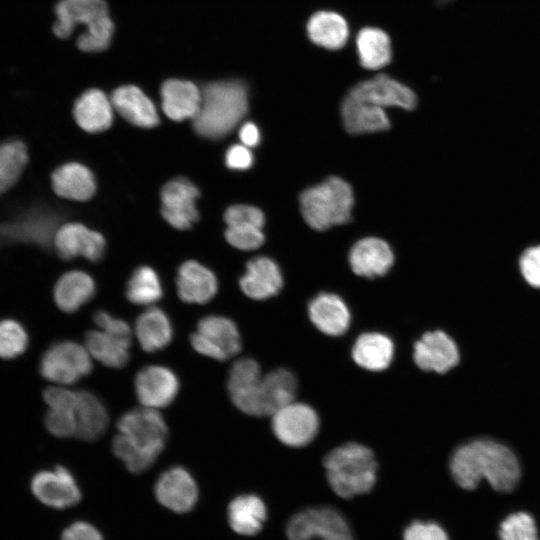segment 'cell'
Listing matches in <instances>:
<instances>
[{
    "label": "cell",
    "mask_w": 540,
    "mask_h": 540,
    "mask_svg": "<svg viewBox=\"0 0 540 540\" xmlns=\"http://www.w3.org/2000/svg\"><path fill=\"white\" fill-rule=\"evenodd\" d=\"M52 187L63 198L85 201L96 190V182L91 171L79 163H67L52 174Z\"/></svg>",
    "instance_id": "31"
},
{
    "label": "cell",
    "mask_w": 540,
    "mask_h": 540,
    "mask_svg": "<svg viewBox=\"0 0 540 540\" xmlns=\"http://www.w3.org/2000/svg\"><path fill=\"white\" fill-rule=\"evenodd\" d=\"M239 138L243 145L247 147H255L260 142V132L258 127L252 123H245L239 131Z\"/></svg>",
    "instance_id": "50"
},
{
    "label": "cell",
    "mask_w": 540,
    "mask_h": 540,
    "mask_svg": "<svg viewBox=\"0 0 540 540\" xmlns=\"http://www.w3.org/2000/svg\"><path fill=\"white\" fill-rule=\"evenodd\" d=\"M28 161L27 148L18 140L0 144V195L20 178Z\"/></svg>",
    "instance_id": "38"
},
{
    "label": "cell",
    "mask_w": 540,
    "mask_h": 540,
    "mask_svg": "<svg viewBox=\"0 0 540 540\" xmlns=\"http://www.w3.org/2000/svg\"><path fill=\"white\" fill-rule=\"evenodd\" d=\"M289 540H354L345 517L332 507H308L286 525Z\"/></svg>",
    "instance_id": "7"
},
{
    "label": "cell",
    "mask_w": 540,
    "mask_h": 540,
    "mask_svg": "<svg viewBox=\"0 0 540 540\" xmlns=\"http://www.w3.org/2000/svg\"><path fill=\"white\" fill-rule=\"evenodd\" d=\"M331 489L339 497L352 499L372 490L377 479V462L366 446L349 442L332 449L323 462Z\"/></svg>",
    "instance_id": "5"
},
{
    "label": "cell",
    "mask_w": 540,
    "mask_h": 540,
    "mask_svg": "<svg viewBox=\"0 0 540 540\" xmlns=\"http://www.w3.org/2000/svg\"><path fill=\"white\" fill-rule=\"evenodd\" d=\"M53 33L69 38L79 25L85 30L77 38V47L87 53L107 50L113 40L115 25L105 0H59L55 5Z\"/></svg>",
    "instance_id": "4"
},
{
    "label": "cell",
    "mask_w": 540,
    "mask_h": 540,
    "mask_svg": "<svg viewBox=\"0 0 540 540\" xmlns=\"http://www.w3.org/2000/svg\"><path fill=\"white\" fill-rule=\"evenodd\" d=\"M76 434L84 441H95L106 431L109 416L104 403L92 392L78 391L74 407Z\"/></svg>",
    "instance_id": "27"
},
{
    "label": "cell",
    "mask_w": 540,
    "mask_h": 540,
    "mask_svg": "<svg viewBox=\"0 0 540 540\" xmlns=\"http://www.w3.org/2000/svg\"><path fill=\"white\" fill-rule=\"evenodd\" d=\"M74 407L49 408L44 419L46 429L52 435L59 438H66L75 435L76 419Z\"/></svg>",
    "instance_id": "42"
},
{
    "label": "cell",
    "mask_w": 540,
    "mask_h": 540,
    "mask_svg": "<svg viewBox=\"0 0 540 540\" xmlns=\"http://www.w3.org/2000/svg\"><path fill=\"white\" fill-rule=\"evenodd\" d=\"M94 280L85 272L70 271L62 275L54 287V300L60 310L73 313L95 294Z\"/></svg>",
    "instance_id": "33"
},
{
    "label": "cell",
    "mask_w": 540,
    "mask_h": 540,
    "mask_svg": "<svg viewBox=\"0 0 540 540\" xmlns=\"http://www.w3.org/2000/svg\"><path fill=\"white\" fill-rule=\"evenodd\" d=\"M225 237L230 245L241 250L257 249L265 240L261 228L257 226L228 227Z\"/></svg>",
    "instance_id": "43"
},
{
    "label": "cell",
    "mask_w": 540,
    "mask_h": 540,
    "mask_svg": "<svg viewBox=\"0 0 540 540\" xmlns=\"http://www.w3.org/2000/svg\"><path fill=\"white\" fill-rule=\"evenodd\" d=\"M198 196L199 190L188 179L179 177L169 181L161 191L164 219L174 228H190L199 216L195 205Z\"/></svg>",
    "instance_id": "14"
},
{
    "label": "cell",
    "mask_w": 540,
    "mask_h": 540,
    "mask_svg": "<svg viewBox=\"0 0 540 540\" xmlns=\"http://www.w3.org/2000/svg\"><path fill=\"white\" fill-rule=\"evenodd\" d=\"M119 433L112 450L131 473L148 470L163 451L168 428L162 415L153 408H135L118 420Z\"/></svg>",
    "instance_id": "2"
},
{
    "label": "cell",
    "mask_w": 540,
    "mask_h": 540,
    "mask_svg": "<svg viewBox=\"0 0 540 540\" xmlns=\"http://www.w3.org/2000/svg\"><path fill=\"white\" fill-rule=\"evenodd\" d=\"M29 343V336L24 326L17 320H0V358L9 360L23 354Z\"/></svg>",
    "instance_id": "40"
},
{
    "label": "cell",
    "mask_w": 540,
    "mask_h": 540,
    "mask_svg": "<svg viewBox=\"0 0 540 540\" xmlns=\"http://www.w3.org/2000/svg\"><path fill=\"white\" fill-rule=\"evenodd\" d=\"M61 540H103L100 532L91 524L86 522H75L67 527Z\"/></svg>",
    "instance_id": "49"
},
{
    "label": "cell",
    "mask_w": 540,
    "mask_h": 540,
    "mask_svg": "<svg viewBox=\"0 0 540 540\" xmlns=\"http://www.w3.org/2000/svg\"><path fill=\"white\" fill-rule=\"evenodd\" d=\"M244 294L255 300L275 296L283 286V276L277 263L269 257L260 256L247 263L245 274L240 278Z\"/></svg>",
    "instance_id": "21"
},
{
    "label": "cell",
    "mask_w": 540,
    "mask_h": 540,
    "mask_svg": "<svg viewBox=\"0 0 540 540\" xmlns=\"http://www.w3.org/2000/svg\"><path fill=\"white\" fill-rule=\"evenodd\" d=\"M308 315L313 325L329 336L343 335L350 325V311L343 299L333 293L316 295L308 304Z\"/></svg>",
    "instance_id": "22"
},
{
    "label": "cell",
    "mask_w": 540,
    "mask_h": 540,
    "mask_svg": "<svg viewBox=\"0 0 540 540\" xmlns=\"http://www.w3.org/2000/svg\"><path fill=\"white\" fill-rule=\"evenodd\" d=\"M194 350L217 361H225L241 350V337L229 318L210 315L202 318L190 336Z\"/></svg>",
    "instance_id": "9"
},
{
    "label": "cell",
    "mask_w": 540,
    "mask_h": 540,
    "mask_svg": "<svg viewBox=\"0 0 540 540\" xmlns=\"http://www.w3.org/2000/svg\"><path fill=\"white\" fill-rule=\"evenodd\" d=\"M225 162L230 169L246 170L253 164V155L249 147L243 144H235L227 150Z\"/></svg>",
    "instance_id": "48"
},
{
    "label": "cell",
    "mask_w": 540,
    "mask_h": 540,
    "mask_svg": "<svg viewBox=\"0 0 540 540\" xmlns=\"http://www.w3.org/2000/svg\"><path fill=\"white\" fill-rule=\"evenodd\" d=\"M160 96L164 113L174 121L194 118L202 99L201 91L193 82L176 78L163 82Z\"/></svg>",
    "instance_id": "23"
},
{
    "label": "cell",
    "mask_w": 540,
    "mask_h": 540,
    "mask_svg": "<svg viewBox=\"0 0 540 540\" xmlns=\"http://www.w3.org/2000/svg\"><path fill=\"white\" fill-rule=\"evenodd\" d=\"M296 392L297 379L288 369H275L263 376L262 393L265 416L272 415L281 407L293 402Z\"/></svg>",
    "instance_id": "36"
},
{
    "label": "cell",
    "mask_w": 540,
    "mask_h": 540,
    "mask_svg": "<svg viewBox=\"0 0 540 540\" xmlns=\"http://www.w3.org/2000/svg\"><path fill=\"white\" fill-rule=\"evenodd\" d=\"M59 218L45 210H35L19 219L0 224V246L16 243H36L48 246L53 242Z\"/></svg>",
    "instance_id": "15"
},
{
    "label": "cell",
    "mask_w": 540,
    "mask_h": 540,
    "mask_svg": "<svg viewBox=\"0 0 540 540\" xmlns=\"http://www.w3.org/2000/svg\"><path fill=\"white\" fill-rule=\"evenodd\" d=\"M85 348L91 356L110 368H123L130 359V345L102 330L86 333Z\"/></svg>",
    "instance_id": "37"
},
{
    "label": "cell",
    "mask_w": 540,
    "mask_h": 540,
    "mask_svg": "<svg viewBox=\"0 0 540 540\" xmlns=\"http://www.w3.org/2000/svg\"><path fill=\"white\" fill-rule=\"evenodd\" d=\"M93 319L100 330L114 336L128 345L131 344L132 332L126 321L115 318L102 310L97 311L94 314Z\"/></svg>",
    "instance_id": "45"
},
{
    "label": "cell",
    "mask_w": 540,
    "mask_h": 540,
    "mask_svg": "<svg viewBox=\"0 0 540 540\" xmlns=\"http://www.w3.org/2000/svg\"><path fill=\"white\" fill-rule=\"evenodd\" d=\"M309 39L328 50L341 49L349 37L346 19L337 12L322 10L310 16L306 24Z\"/></svg>",
    "instance_id": "29"
},
{
    "label": "cell",
    "mask_w": 540,
    "mask_h": 540,
    "mask_svg": "<svg viewBox=\"0 0 540 540\" xmlns=\"http://www.w3.org/2000/svg\"><path fill=\"white\" fill-rule=\"evenodd\" d=\"M53 244L59 256L66 260L83 256L97 261L105 250L104 237L80 223L61 226L55 233Z\"/></svg>",
    "instance_id": "19"
},
{
    "label": "cell",
    "mask_w": 540,
    "mask_h": 540,
    "mask_svg": "<svg viewBox=\"0 0 540 540\" xmlns=\"http://www.w3.org/2000/svg\"><path fill=\"white\" fill-rule=\"evenodd\" d=\"M77 124L90 133L108 129L113 121V105L106 94L96 88L86 90L73 109Z\"/></svg>",
    "instance_id": "26"
},
{
    "label": "cell",
    "mask_w": 540,
    "mask_h": 540,
    "mask_svg": "<svg viewBox=\"0 0 540 540\" xmlns=\"http://www.w3.org/2000/svg\"><path fill=\"white\" fill-rule=\"evenodd\" d=\"M271 427L283 444L303 447L316 437L319 418L309 405L293 401L272 414Z\"/></svg>",
    "instance_id": "11"
},
{
    "label": "cell",
    "mask_w": 540,
    "mask_h": 540,
    "mask_svg": "<svg viewBox=\"0 0 540 540\" xmlns=\"http://www.w3.org/2000/svg\"><path fill=\"white\" fill-rule=\"evenodd\" d=\"M266 520V505L255 494L237 496L228 506L230 527L240 535L253 536L257 534Z\"/></svg>",
    "instance_id": "32"
},
{
    "label": "cell",
    "mask_w": 540,
    "mask_h": 540,
    "mask_svg": "<svg viewBox=\"0 0 540 540\" xmlns=\"http://www.w3.org/2000/svg\"><path fill=\"white\" fill-rule=\"evenodd\" d=\"M413 359L424 371L445 373L458 364L459 351L452 338L437 330L423 334L415 342Z\"/></svg>",
    "instance_id": "18"
},
{
    "label": "cell",
    "mask_w": 540,
    "mask_h": 540,
    "mask_svg": "<svg viewBox=\"0 0 540 540\" xmlns=\"http://www.w3.org/2000/svg\"><path fill=\"white\" fill-rule=\"evenodd\" d=\"M499 540H539L535 519L523 511L509 514L498 530Z\"/></svg>",
    "instance_id": "41"
},
{
    "label": "cell",
    "mask_w": 540,
    "mask_h": 540,
    "mask_svg": "<svg viewBox=\"0 0 540 540\" xmlns=\"http://www.w3.org/2000/svg\"><path fill=\"white\" fill-rule=\"evenodd\" d=\"M450 472L458 486L474 490L484 478L498 492H511L521 477L515 454L492 440H475L457 448L450 461Z\"/></svg>",
    "instance_id": "1"
},
{
    "label": "cell",
    "mask_w": 540,
    "mask_h": 540,
    "mask_svg": "<svg viewBox=\"0 0 540 540\" xmlns=\"http://www.w3.org/2000/svg\"><path fill=\"white\" fill-rule=\"evenodd\" d=\"M359 64L369 70H378L392 59V45L388 34L377 27H364L356 36Z\"/></svg>",
    "instance_id": "35"
},
{
    "label": "cell",
    "mask_w": 540,
    "mask_h": 540,
    "mask_svg": "<svg viewBox=\"0 0 540 540\" xmlns=\"http://www.w3.org/2000/svg\"><path fill=\"white\" fill-rule=\"evenodd\" d=\"M179 298L191 304L209 302L218 290L214 273L196 261L183 263L176 279Z\"/></svg>",
    "instance_id": "25"
},
{
    "label": "cell",
    "mask_w": 540,
    "mask_h": 540,
    "mask_svg": "<svg viewBox=\"0 0 540 540\" xmlns=\"http://www.w3.org/2000/svg\"><path fill=\"white\" fill-rule=\"evenodd\" d=\"M394 262V254L387 242L367 237L356 242L349 252L352 271L359 276L375 278L386 274Z\"/></svg>",
    "instance_id": "20"
},
{
    "label": "cell",
    "mask_w": 540,
    "mask_h": 540,
    "mask_svg": "<svg viewBox=\"0 0 540 540\" xmlns=\"http://www.w3.org/2000/svg\"><path fill=\"white\" fill-rule=\"evenodd\" d=\"M224 220L228 227L257 226L262 228L265 223L264 214L260 209L243 204L230 206L224 214Z\"/></svg>",
    "instance_id": "44"
},
{
    "label": "cell",
    "mask_w": 540,
    "mask_h": 540,
    "mask_svg": "<svg viewBox=\"0 0 540 540\" xmlns=\"http://www.w3.org/2000/svg\"><path fill=\"white\" fill-rule=\"evenodd\" d=\"M346 97L382 108L399 107L412 110L416 94L408 86L386 74H378L354 85Z\"/></svg>",
    "instance_id": "12"
},
{
    "label": "cell",
    "mask_w": 540,
    "mask_h": 540,
    "mask_svg": "<svg viewBox=\"0 0 540 540\" xmlns=\"http://www.w3.org/2000/svg\"><path fill=\"white\" fill-rule=\"evenodd\" d=\"M39 370L56 385H70L90 374L92 362L87 349L73 341L51 345L42 355Z\"/></svg>",
    "instance_id": "8"
},
{
    "label": "cell",
    "mask_w": 540,
    "mask_h": 540,
    "mask_svg": "<svg viewBox=\"0 0 540 540\" xmlns=\"http://www.w3.org/2000/svg\"><path fill=\"white\" fill-rule=\"evenodd\" d=\"M403 540H449V537L435 522L414 521L405 528Z\"/></svg>",
    "instance_id": "46"
},
{
    "label": "cell",
    "mask_w": 540,
    "mask_h": 540,
    "mask_svg": "<svg viewBox=\"0 0 540 540\" xmlns=\"http://www.w3.org/2000/svg\"><path fill=\"white\" fill-rule=\"evenodd\" d=\"M137 339L146 352L164 349L173 338V327L168 315L161 309H147L136 320Z\"/></svg>",
    "instance_id": "34"
},
{
    "label": "cell",
    "mask_w": 540,
    "mask_h": 540,
    "mask_svg": "<svg viewBox=\"0 0 540 540\" xmlns=\"http://www.w3.org/2000/svg\"><path fill=\"white\" fill-rule=\"evenodd\" d=\"M261 368L251 358L235 361L228 373L227 388L233 404L243 413L265 416Z\"/></svg>",
    "instance_id": "10"
},
{
    "label": "cell",
    "mask_w": 540,
    "mask_h": 540,
    "mask_svg": "<svg viewBox=\"0 0 540 540\" xmlns=\"http://www.w3.org/2000/svg\"><path fill=\"white\" fill-rule=\"evenodd\" d=\"M30 487L40 502L56 509L74 506L81 499L75 478L67 468L60 465L36 473Z\"/></svg>",
    "instance_id": "13"
},
{
    "label": "cell",
    "mask_w": 540,
    "mask_h": 540,
    "mask_svg": "<svg viewBox=\"0 0 540 540\" xmlns=\"http://www.w3.org/2000/svg\"><path fill=\"white\" fill-rule=\"evenodd\" d=\"M353 204L350 184L335 176L307 188L300 195L303 218L315 230L346 223L351 217Z\"/></svg>",
    "instance_id": "6"
},
{
    "label": "cell",
    "mask_w": 540,
    "mask_h": 540,
    "mask_svg": "<svg viewBox=\"0 0 540 540\" xmlns=\"http://www.w3.org/2000/svg\"><path fill=\"white\" fill-rule=\"evenodd\" d=\"M136 396L145 407L163 408L170 405L179 392L180 383L169 368L150 365L142 368L134 380Z\"/></svg>",
    "instance_id": "16"
},
{
    "label": "cell",
    "mask_w": 540,
    "mask_h": 540,
    "mask_svg": "<svg viewBox=\"0 0 540 540\" xmlns=\"http://www.w3.org/2000/svg\"><path fill=\"white\" fill-rule=\"evenodd\" d=\"M113 108L131 124L151 128L159 123V116L151 99L137 86L123 85L111 95Z\"/></svg>",
    "instance_id": "24"
},
{
    "label": "cell",
    "mask_w": 540,
    "mask_h": 540,
    "mask_svg": "<svg viewBox=\"0 0 540 540\" xmlns=\"http://www.w3.org/2000/svg\"><path fill=\"white\" fill-rule=\"evenodd\" d=\"M341 117L345 129L352 134L380 132L390 128L385 108L346 96L341 104Z\"/></svg>",
    "instance_id": "30"
},
{
    "label": "cell",
    "mask_w": 540,
    "mask_h": 540,
    "mask_svg": "<svg viewBox=\"0 0 540 540\" xmlns=\"http://www.w3.org/2000/svg\"><path fill=\"white\" fill-rule=\"evenodd\" d=\"M162 286L157 273L148 266L139 267L128 281L126 296L137 305H151L161 299Z\"/></svg>",
    "instance_id": "39"
},
{
    "label": "cell",
    "mask_w": 540,
    "mask_h": 540,
    "mask_svg": "<svg viewBox=\"0 0 540 540\" xmlns=\"http://www.w3.org/2000/svg\"><path fill=\"white\" fill-rule=\"evenodd\" d=\"M520 270L525 280L540 288V246L527 249L520 258Z\"/></svg>",
    "instance_id": "47"
},
{
    "label": "cell",
    "mask_w": 540,
    "mask_h": 540,
    "mask_svg": "<svg viewBox=\"0 0 540 540\" xmlns=\"http://www.w3.org/2000/svg\"><path fill=\"white\" fill-rule=\"evenodd\" d=\"M155 495L166 508L176 513H186L192 510L197 502L198 488L187 469L174 466L159 476Z\"/></svg>",
    "instance_id": "17"
},
{
    "label": "cell",
    "mask_w": 540,
    "mask_h": 540,
    "mask_svg": "<svg viewBox=\"0 0 540 540\" xmlns=\"http://www.w3.org/2000/svg\"><path fill=\"white\" fill-rule=\"evenodd\" d=\"M201 93V104L193 118V127L203 137L218 139L225 136L247 113L248 87L242 80L209 82Z\"/></svg>",
    "instance_id": "3"
},
{
    "label": "cell",
    "mask_w": 540,
    "mask_h": 540,
    "mask_svg": "<svg viewBox=\"0 0 540 540\" xmlns=\"http://www.w3.org/2000/svg\"><path fill=\"white\" fill-rule=\"evenodd\" d=\"M451 1H452V0H438V3H439L440 5H446V4L450 3Z\"/></svg>",
    "instance_id": "51"
},
{
    "label": "cell",
    "mask_w": 540,
    "mask_h": 540,
    "mask_svg": "<svg viewBox=\"0 0 540 540\" xmlns=\"http://www.w3.org/2000/svg\"><path fill=\"white\" fill-rule=\"evenodd\" d=\"M394 350V343L390 337L379 332H367L356 339L351 355L358 366L379 372L389 367Z\"/></svg>",
    "instance_id": "28"
}]
</instances>
